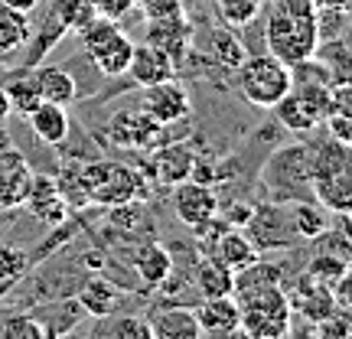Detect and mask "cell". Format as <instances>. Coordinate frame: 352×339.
<instances>
[{
    "mask_svg": "<svg viewBox=\"0 0 352 339\" xmlns=\"http://www.w3.org/2000/svg\"><path fill=\"white\" fill-rule=\"evenodd\" d=\"M78 183L85 196L98 206H134L147 196V183L138 170L121 164H88L78 170Z\"/></svg>",
    "mask_w": 352,
    "mask_h": 339,
    "instance_id": "5b68a950",
    "label": "cell"
},
{
    "mask_svg": "<svg viewBox=\"0 0 352 339\" xmlns=\"http://www.w3.org/2000/svg\"><path fill=\"white\" fill-rule=\"evenodd\" d=\"M78 307L85 310V316H95V320H101V316L114 314V307H118V290L108 284V281H88L85 287L78 290Z\"/></svg>",
    "mask_w": 352,
    "mask_h": 339,
    "instance_id": "4316f807",
    "label": "cell"
},
{
    "mask_svg": "<svg viewBox=\"0 0 352 339\" xmlns=\"http://www.w3.org/2000/svg\"><path fill=\"white\" fill-rule=\"evenodd\" d=\"M30 33H33L30 17L23 10H16V7H7L0 0V52L20 50L26 39H30Z\"/></svg>",
    "mask_w": 352,
    "mask_h": 339,
    "instance_id": "484cf974",
    "label": "cell"
},
{
    "mask_svg": "<svg viewBox=\"0 0 352 339\" xmlns=\"http://www.w3.org/2000/svg\"><path fill=\"white\" fill-rule=\"evenodd\" d=\"M215 10L228 26H248L261 13V0H215Z\"/></svg>",
    "mask_w": 352,
    "mask_h": 339,
    "instance_id": "f546056e",
    "label": "cell"
},
{
    "mask_svg": "<svg viewBox=\"0 0 352 339\" xmlns=\"http://www.w3.org/2000/svg\"><path fill=\"white\" fill-rule=\"evenodd\" d=\"M287 209H290V219H294V228H297L300 241H316V239H323V235H327L329 212L316 199L287 202Z\"/></svg>",
    "mask_w": 352,
    "mask_h": 339,
    "instance_id": "7402d4cb",
    "label": "cell"
},
{
    "mask_svg": "<svg viewBox=\"0 0 352 339\" xmlns=\"http://www.w3.org/2000/svg\"><path fill=\"white\" fill-rule=\"evenodd\" d=\"M252 212H254V206H245V202H235V206H228V212H226V226H232V228H245V222L252 219Z\"/></svg>",
    "mask_w": 352,
    "mask_h": 339,
    "instance_id": "836d02e7",
    "label": "cell"
},
{
    "mask_svg": "<svg viewBox=\"0 0 352 339\" xmlns=\"http://www.w3.org/2000/svg\"><path fill=\"white\" fill-rule=\"evenodd\" d=\"M10 114V101H7V91L0 88V118H7Z\"/></svg>",
    "mask_w": 352,
    "mask_h": 339,
    "instance_id": "d590c367",
    "label": "cell"
},
{
    "mask_svg": "<svg viewBox=\"0 0 352 339\" xmlns=\"http://www.w3.org/2000/svg\"><path fill=\"white\" fill-rule=\"evenodd\" d=\"M91 3H95L98 17H108V20H118L134 7V0H91Z\"/></svg>",
    "mask_w": 352,
    "mask_h": 339,
    "instance_id": "d6a6232c",
    "label": "cell"
},
{
    "mask_svg": "<svg viewBox=\"0 0 352 339\" xmlns=\"http://www.w3.org/2000/svg\"><path fill=\"white\" fill-rule=\"evenodd\" d=\"M173 212L176 219L186 228L209 226L215 215H219V196L209 183H199V179H179L173 189Z\"/></svg>",
    "mask_w": 352,
    "mask_h": 339,
    "instance_id": "ba28073f",
    "label": "cell"
},
{
    "mask_svg": "<svg viewBox=\"0 0 352 339\" xmlns=\"http://www.w3.org/2000/svg\"><path fill=\"white\" fill-rule=\"evenodd\" d=\"M261 186L271 202H297L314 199L310 189V144H287L267 157L261 170Z\"/></svg>",
    "mask_w": 352,
    "mask_h": 339,
    "instance_id": "7a4b0ae2",
    "label": "cell"
},
{
    "mask_svg": "<svg viewBox=\"0 0 352 339\" xmlns=\"http://www.w3.org/2000/svg\"><path fill=\"white\" fill-rule=\"evenodd\" d=\"M111 316L114 314L101 316L104 323L95 333H108V336H118V339H151L147 320H140V316H118V320H111Z\"/></svg>",
    "mask_w": 352,
    "mask_h": 339,
    "instance_id": "83f0119b",
    "label": "cell"
},
{
    "mask_svg": "<svg viewBox=\"0 0 352 339\" xmlns=\"http://www.w3.org/2000/svg\"><path fill=\"white\" fill-rule=\"evenodd\" d=\"M196 287L202 297H228L235 290V271H228L212 254L196 264Z\"/></svg>",
    "mask_w": 352,
    "mask_h": 339,
    "instance_id": "cb8c5ba5",
    "label": "cell"
},
{
    "mask_svg": "<svg viewBox=\"0 0 352 339\" xmlns=\"http://www.w3.org/2000/svg\"><path fill=\"white\" fill-rule=\"evenodd\" d=\"M192 151H189L186 144H173V147H164V151L153 157L151 164V173L157 183H179V179H189V173H192Z\"/></svg>",
    "mask_w": 352,
    "mask_h": 339,
    "instance_id": "44dd1931",
    "label": "cell"
},
{
    "mask_svg": "<svg viewBox=\"0 0 352 339\" xmlns=\"http://www.w3.org/2000/svg\"><path fill=\"white\" fill-rule=\"evenodd\" d=\"M290 65H284L277 56L261 52V56H245L235 69V88L239 95L254 108H274L277 101L287 95L290 88Z\"/></svg>",
    "mask_w": 352,
    "mask_h": 339,
    "instance_id": "277c9868",
    "label": "cell"
},
{
    "mask_svg": "<svg viewBox=\"0 0 352 339\" xmlns=\"http://www.w3.org/2000/svg\"><path fill=\"white\" fill-rule=\"evenodd\" d=\"M239 333L254 339H280L290 333V297L274 287H258L239 294Z\"/></svg>",
    "mask_w": 352,
    "mask_h": 339,
    "instance_id": "3957f363",
    "label": "cell"
},
{
    "mask_svg": "<svg viewBox=\"0 0 352 339\" xmlns=\"http://www.w3.org/2000/svg\"><path fill=\"white\" fill-rule=\"evenodd\" d=\"M23 206H30V212L43 219V222H50V226H59L65 219V199L59 186L46 179V176H33V183H30V193H26Z\"/></svg>",
    "mask_w": 352,
    "mask_h": 339,
    "instance_id": "d6986e66",
    "label": "cell"
},
{
    "mask_svg": "<svg viewBox=\"0 0 352 339\" xmlns=\"http://www.w3.org/2000/svg\"><path fill=\"white\" fill-rule=\"evenodd\" d=\"M267 52L284 65H297L310 59L316 50V3L314 0H271L267 23H264Z\"/></svg>",
    "mask_w": 352,
    "mask_h": 339,
    "instance_id": "6da1fadb",
    "label": "cell"
},
{
    "mask_svg": "<svg viewBox=\"0 0 352 339\" xmlns=\"http://www.w3.org/2000/svg\"><path fill=\"white\" fill-rule=\"evenodd\" d=\"M245 235L252 239L254 252H284V248H294L300 235L294 228V219H290V209L280 206V202H271V206H261L254 209L252 219L245 222Z\"/></svg>",
    "mask_w": 352,
    "mask_h": 339,
    "instance_id": "52a82bcc",
    "label": "cell"
},
{
    "mask_svg": "<svg viewBox=\"0 0 352 339\" xmlns=\"http://www.w3.org/2000/svg\"><path fill=\"white\" fill-rule=\"evenodd\" d=\"M108 131H111V138L121 147H144V144H151L157 138L160 124L153 118H147L144 111H124V114H118V118H111Z\"/></svg>",
    "mask_w": 352,
    "mask_h": 339,
    "instance_id": "ffe728a7",
    "label": "cell"
},
{
    "mask_svg": "<svg viewBox=\"0 0 352 339\" xmlns=\"http://www.w3.org/2000/svg\"><path fill=\"white\" fill-rule=\"evenodd\" d=\"M0 336H30V339H39L46 336L43 327H39L36 316H10L0 323Z\"/></svg>",
    "mask_w": 352,
    "mask_h": 339,
    "instance_id": "4dcf8cb0",
    "label": "cell"
},
{
    "mask_svg": "<svg viewBox=\"0 0 352 339\" xmlns=\"http://www.w3.org/2000/svg\"><path fill=\"white\" fill-rule=\"evenodd\" d=\"M310 189H314V199L320 202L327 212L349 215V209H352V170L314 176V179H310Z\"/></svg>",
    "mask_w": 352,
    "mask_h": 339,
    "instance_id": "e0dca14e",
    "label": "cell"
},
{
    "mask_svg": "<svg viewBox=\"0 0 352 339\" xmlns=\"http://www.w3.org/2000/svg\"><path fill=\"white\" fill-rule=\"evenodd\" d=\"M7 7H16V10H23V13H30L33 7H39V0H3Z\"/></svg>",
    "mask_w": 352,
    "mask_h": 339,
    "instance_id": "e575fe53",
    "label": "cell"
},
{
    "mask_svg": "<svg viewBox=\"0 0 352 339\" xmlns=\"http://www.w3.org/2000/svg\"><path fill=\"white\" fill-rule=\"evenodd\" d=\"M202 336H232L239 333V300L228 297H202V303L192 310Z\"/></svg>",
    "mask_w": 352,
    "mask_h": 339,
    "instance_id": "5bb4252c",
    "label": "cell"
},
{
    "mask_svg": "<svg viewBox=\"0 0 352 339\" xmlns=\"http://www.w3.org/2000/svg\"><path fill=\"white\" fill-rule=\"evenodd\" d=\"M3 91H7V101H10V111L23 114V118L36 108L39 101H43L39 98V88H36V82H33V76L30 78H13Z\"/></svg>",
    "mask_w": 352,
    "mask_h": 339,
    "instance_id": "f1b7e54d",
    "label": "cell"
},
{
    "mask_svg": "<svg viewBox=\"0 0 352 339\" xmlns=\"http://www.w3.org/2000/svg\"><path fill=\"white\" fill-rule=\"evenodd\" d=\"M192 26H189L186 13L183 17H164V20H151V26H147V43H153L157 50H164L170 59H173V65H179L183 59H186L189 46H192Z\"/></svg>",
    "mask_w": 352,
    "mask_h": 339,
    "instance_id": "4fadbf2b",
    "label": "cell"
},
{
    "mask_svg": "<svg viewBox=\"0 0 352 339\" xmlns=\"http://www.w3.org/2000/svg\"><path fill=\"white\" fill-rule=\"evenodd\" d=\"M140 111L153 118L157 124H176L183 121L192 105H189V91L176 78H166V82H157V85H147L144 88V98H140Z\"/></svg>",
    "mask_w": 352,
    "mask_h": 339,
    "instance_id": "9c48e42d",
    "label": "cell"
},
{
    "mask_svg": "<svg viewBox=\"0 0 352 339\" xmlns=\"http://www.w3.org/2000/svg\"><path fill=\"white\" fill-rule=\"evenodd\" d=\"M33 82L39 88V98L52 105H72L76 101V78L59 65H43L33 72Z\"/></svg>",
    "mask_w": 352,
    "mask_h": 339,
    "instance_id": "603a6c76",
    "label": "cell"
},
{
    "mask_svg": "<svg viewBox=\"0 0 352 339\" xmlns=\"http://www.w3.org/2000/svg\"><path fill=\"white\" fill-rule=\"evenodd\" d=\"M173 254H170V248H164V245H147L144 252L138 254V261H134V267H138V274L144 284H151V287H160L166 277L173 274Z\"/></svg>",
    "mask_w": 352,
    "mask_h": 339,
    "instance_id": "d4e9b609",
    "label": "cell"
},
{
    "mask_svg": "<svg viewBox=\"0 0 352 339\" xmlns=\"http://www.w3.org/2000/svg\"><path fill=\"white\" fill-rule=\"evenodd\" d=\"M147 327H151V339H199L202 336L199 323H196V314L189 307L153 310Z\"/></svg>",
    "mask_w": 352,
    "mask_h": 339,
    "instance_id": "2e32d148",
    "label": "cell"
},
{
    "mask_svg": "<svg viewBox=\"0 0 352 339\" xmlns=\"http://www.w3.org/2000/svg\"><path fill=\"white\" fill-rule=\"evenodd\" d=\"M316 7H349V0H314Z\"/></svg>",
    "mask_w": 352,
    "mask_h": 339,
    "instance_id": "8d00e7d4",
    "label": "cell"
},
{
    "mask_svg": "<svg viewBox=\"0 0 352 339\" xmlns=\"http://www.w3.org/2000/svg\"><path fill=\"white\" fill-rule=\"evenodd\" d=\"M127 76H131L134 85L147 88V85H157V82H166V78H176V65H173V59H170L164 50H157L153 43H140V46H134V52H131Z\"/></svg>",
    "mask_w": 352,
    "mask_h": 339,
    "instance_id": "7c38bea8",
    "label": "cell"
},
{
    "mask_svg": "<svg viewBox=\"0 0 352 339\" xmlns=\"http://www.w3.org/2000/svg\"><path fill=\"white\" fill-rule=\"evenodd\" d=\"M212 258L226 264L228 271H241V267H248L252 261H258V252H254L252 239L245 235V228L226 226L222 235L212 239Z\"/></svg>",
    "mask_w": 352,
    "mask_h": 339,
    "instance_id": "ac0fdd59",
    "label": "cell"
},
{
    "mask_svg": "<svg viewBox=\"0 0 352 339\" xmlns=\"http://www.w3.org/2000/svg\"><path fill=\"white\" fill-rule=\"evenodd\" d=\"M134 3H140L147 20H164V17H183L186 13L183 0H134Z\"/></svg>",
    "mask_w": 352,
    "mask_h": 339,
    "instance_id": "1f68e13d",
    "label": "cell"
},
{
    "mask_svg": "<svg viewBox=\"0 0 352 339\" xmlns=\"http://www.w3.org/2000/svg\"><path fill=\"white\" fill-rule=\"evenodd\" d=\"M82 43H85L88 59L98 65L101 76L118 78V76H124L127 72V63H131L134 43L118 30V20L95 17V20L82 30Z\"/></svg>",
    "mask_w": 352,
    "mask_h": 339,
    "instance_id": "8992f818",
    "label": "cell"
},
{
    "mask_svg": "<svg viewBox=\"0 0 352 339\" xmlns=\"http://www.w3.org/2000/svg\"><path fill=\"white\" fill-rule=\"evenodd\" d=\"M189 56H192V59H202V63H209V65H219V69H232V72H235L248 52H245L241 39L235 36L232 30L212 26V30H206L202 39H196V33H192V46H189L186 59Z\"/></svg>",
    "mask_w": 352,
    "mask_h": 339,
    "instance_id": "30bf717a",
    "label": "cell"
},
{
    "mask_svg": "<svg viewBox=\"0 0 352 339\" xmlns=\"http://www.w3.org/2000/svg\"><path fill=\"white\" fill-rule=\"evenodd\" d=\"M33 183V170L26 164L20 151H3L0 153V209H16L23 206L26 193Z\"/></svg>",
    "mask_w": 352,
    "mask_h": 339,
    "instance_id": "8fae6325",
    "label": "cell"
},
{
    "mask_svg": "<svg viewBox=\"0 0 352 339\" xmlns=\"http://www.w3.org/2000/svg\"><path fill=\"white\" fill-rule=\"evenodd\" d=\"M30 131L36 134V140L59 147L72 134V121H69V105H52V101H39L33 111L26 114Z\"/></svg>",
    "mask_w": 352,
    "mask_h": 339,
    "instance_id": "9a60e30c",
    "label": "cell"
}]
</instances>
